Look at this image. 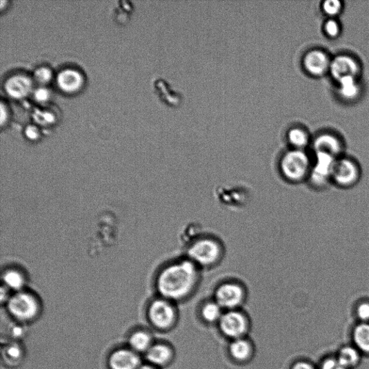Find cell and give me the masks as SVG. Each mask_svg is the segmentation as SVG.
Returning a JSON list of instances; mask_svg holds the SVG:
<instances>
[{
    "label": "cell",
    "instance_id": "24",
    "mask_svg": "<svg viewBox=\"0 0 369 369\" xmlns=\"http://www.w3.org/2000/svg\"><path fill=\"white\" fill-rule=\"evenodd\" d=\"M3 280L6 286L10 290L21 292L25 284L23 275L17 270H8L3 275Z\"/></svg>",
    "mask_w": 369,
    "mask_h": 369
},
{
    "label": "cell",
    "instance_id": "31",
    "mask_svg": "<svg viewBox=\"0 0 369 369\" xmlns=\"http://www.w3.org/2000/svg\"><path fill=\"white\" fill-rule=\"evenodd\" d=\"M26 134L30 139H36L39 136V132L36 126H28L26 130Z\"/></svg>",
    "mask_w": 369,
    "mask_h": 369
},
{
    "label": "cell",
    "instance_id": "4",
    "mask_svg": "<svg viewBox=\"0 0 369 369\" xmlns=\"http://www.w3.org/2000/svg\"><path fill=\"white\" fill-rule=\"evenodd\" d=\"M248 296V288L244 283L237 279H229L217 285L212 298L224 311H228L242 309Z\"/></svg>",
    "mask_w": 369,
    "mask_h": 369
},
{
    "label": "cell",
    "instance_id": "21",
    "mask_svg": "<svg viewBox=\"0 0 369 369\" xmlns=\"http://www.w3.org/2000/svg\"><path fill=\"white\" fill-rule=\"evenodd\" d=\"M153 344L151 334L144 330L134 332L130 339L131 349L136 352H147Z\"/></svg>",
    "mask_w": 369,
    "mask_h": 369
},
{
    "label": "cell",
    "instance_id": "35",
    "mask_svg": "<svg viewBox=\"0 0 369 369\" xmlns=\"http://www.w3.org/2000/svg\"><path fill=\"white\" fill-rule=\"evenodd\" d=\"M139 369H159V368L149 363L147 365L141 366Z\"/></svg>",
    "mask_w": 369,
    "mask_h": 369
},
{
    "label": "cell",
    "instance_id": "15",
    "mask_svg": "<svg viewBox=\"0 0 369 369\" xmlns=\"http://www.w3.org/2000/svg\"><path fill=\"white\" fill-rule=\"evenodd\" d=\"M140 364L137 352L132 349H118L109 358L111 369H139Z\"/></svg>",
    "mask_w": 369,
    "mask_h": 369
},
{
    "label": "cell",
    "instance_id": "9",
    "mask_svg": "<svg viewBox=\"0 0 369 369\" xmlns=\"http://www.w3.org/2000/svg\"><path fill=\"white\" fill-rule=\"evenodd\" d=\"M10 315L20 321H30L34 319L39 312V303L37 298L26 292H16L7 303Z\"/></svg>",
    "mask_w": 369,
    "mask_h": 369
},
{
    "label": "cell",
    "instance_id": "25",
    "mask_svg": "<svg viewBox=\"0 0 369 369\" xmlns=\"http://www.w3.org/2000/svg\"><path fill=\"white\" fill-rule=\"evenodd\" d=\"M343 3L339 0H327L322 5L323 11L330 19H335L343 11Z\"/></svg>",
    "mask_w": 369,
    "mask_h": 369
},
{
    "label": "cell",
    "instance_id": "13",
    "mask_svg": "<svg viewBox=\"0 0 369 369\" xmlns=\"http://www.w3.org/2000/svg\"><path fill=\"white\" fill-rule=\"evenodd\" d=\"M228 350L230 358L237 364L248 363L255 355L254 344L248 337L230 341Z\"/></svg>",
    "mask_w": 369,
    "mask_h": 369
},
{
    "label": "cell",
    "instance_id": "23",
    "mask_svg": "<svg viewBox=\"0 0 369 369\" xmlns=\"http://www.w3.org/2000/svg\"><path fill=\"white\" fill-rule=\"evenodd\" d=\"M352 339L359 351L369 355V323H363L358 326L355 329Z\"/></svg>",
    "mask_w": 369,
    "mask_h": 369
},
{
    "label": "cell",
    "instance_id": "3",
    "mask_svg": "<svg viewBox=\"0 0 369 369\" xmlns=\"http://www.w3.org/2000/svg\"><path fill=\"white\" fill-rule=\"evenodd\" d=\"M312 163L313 160L306 150L291 149L281 156L278 170L285 182L299 185L307 183Z\"/></svg>",
    "mask_w": 369,
    "mask_h": 369
},
{
    "label": "cell",
    "instance_id": "22",
    "mask_svg": "<svg viewBox=\"0 0 369 369\" xmlns=\"http://www.w3.org/2000/svg\"><path fill=\"white\" fill-rule=\"evenodd\" d=\"M337 359L346 368L357 366L361 360L360 351L355 347L346 346L341 349Z\"/></svg>",
    "mask_w": 369,
    "mask_h": 369
},
{
    "label": "cell",
    "instance_id": "29",
    "mask_svg": "<svg viewBox=\"0 0 369 369\" xmlns=\"http://www.w3.org/2000/svg\"><path fill=\"white\" fill-rule=\"evenodd\" d=\"M320 369H346L337 359H328L321 365Z\"/></svg>",
    "mask_w": 369,
    "mask_h": 369
},
{
    "label": "cell",
    "instance_id": "2",
    "mask_svg": "<svg viewBox=\"0 0 369 369\" xmlns=\"http://www.w3.org/2000/svg\"><path fill=\"white\" fill-rule=\"evenodd\" d=\"M202 270L219 266L226 256V246L211 234H197L188 240L184 255Z\"/></svg>",
    "mask_w": 369,
    "mask_h": 369
},
{
    "label": "cell",
    "instance_id": "1",
    "mask_svg": "<svg viewBox=\"0 0 369 369\" xmlns=\"http://www.w3.org/2000/svg\"><path fill=\"white\" fill-rule=\"evenodd\" d=\"M202 270L185 255L163 266L155 280L159 297L176 303L194 296L201 283Z\"/></svg>",
    "mask_w": 369,
    "mask_h": 369
},
{
    "label": "cell",
    "instance_id": "20",
    "mask_svg": "<svg viewBox=\"0 0 369 369\" xmlns=\"http://www.w3.org/2000/svg\"><path fill=\"white\" fill-rule=\"evenodd\" d=\"M286 137L292 149L306 150L310 142L308 132L300 126H294L290 128Z\"/></svg>",
    "mask_w": 369,
    "mask_h": 369
},
{
    "label": "cell",
    "instance_id": "27",
    "mask_svg": "<svg viewBox=\"0 0 369 369\" xmlns=\"http://www.w3.org/2000/svg\"><path fill=\"white\" fill-rule=\"evenodd\" d=\"M52 77V72L50 68L43 67L37 69L34 72L37 81L41 84L49 83Z\"/></svg>",
    "mask_w": 369,
    "mask_h": 369
},
{
    "label": "cell",
    "instance_id": "7",
    "mask_svg": "<svg viewBox=\"0 0 369 369\" xmlns=\"http://www.w3.org/2000/svg\"><path fill=\"white\" fill-rule=\"evenodd\" d=\"M362 179V169L355 159L342 156L336 159L332 171V185L341 189L356 187Z\"/></svg>",
    "mask_w": 369,
    "mask_h": 369
},
{
    "label": "cell",
    "instance_id": "14",
    "mask_svg": "<svg viewBox=\"0 0 369 369\" xmlns=\"http://www.w3.org/2000/svg\"><path fill=\"white\" fill-rule=\"evenodd\" d=\"M150 364L157 368L166 367L171 364L175 357L174 348L167 343H154L146 352Z\"/></svg>",
    "mask_w": 369,
    "mask_h": 369
},
{
    "label": "cell",
    "instance_id": "5",
    "mask_svg": "<svg viewBox=\"0 0 369 369\" xmlns=\"http://www.w3.org/2000/svg\"><path fill=\"white\" fill-rule=\"evenodd\" d=\"M148 318L150 323L157 330H170L178 323L179 319L177 303L158 297L150 304Z\"/></svg>",
    "mask_w": 369,
    "mask_h": 369
},
{
    "label": "cell",
    "instance_id": "11",
    "mask_svg": "<svg viewBox=\"0 0 369 369\" xmlns=\"http://www.w3.org/2000/svg\"><path fill=\"white\" fill-rule=\"evenodd\" d=\"M361 68L359 62L349 55L341 54L331 61L330 74L337 83L346 77H357Z\"/></svg>",
    "mask_w": 369,
    "mask_h": 369
},
{
    "label": "cell",
    "instance_id": "8",
    "mask_svg": "<svg viewBox=\"0 0 369 369\" xmlns=\"http://www.w3.org/2000/svg\"><path fill=\"white\" fill-rule=\"evenodd\" d=\"M337 158L316 153L307 184L314 190L323 191L332 185V171Z\"/></svg>",
    "mask_w": 369,
    "mask_h": 369
},
{
    "label": "cell",
    "instance_id": "19",
    "mask_svg": "<svg viewBox=\"0 0 369 369\" xmlns=\"http://www.w3.org/2000/svg\"><path fill=\"white\" fill-rule=\"evenodd\" d=\"M339 83V94L340 97L346 101L357 100L361 92V88L357 77H346L340 80Z\"/></svg>",
    "mask_w": 369,
    "mask_h": 369
},
{
    "label": "cell",
    "instance_id": "32",
    "mask_svg": "<svg viewBox=\"0 0 369 369\" xmlns=\"http://www.w3.org/2000/svg\"><path fill=\"white\" fill-rule=\"evenodd\" d=\"M291 369H315V368L310 362L299 361L292 364Z\"/></svg>",
    "mask_w": 369,
    "mask_h": 369
},
{
    "label": "cell",
    "instance_id": "12",
    "mask_svg": "<svg viewBox=\"0 0 369 369\" xmlns=\"http://www.w3.org/2000/svg\"><path fill=\"white\" fill-rule=\"evenodd\" d=\"M312 149L315 154L325 153L337 159L342 157L343 152L341 139L329 133L318 135L312 142Z\"/></svg>",
    "mask_w": 369,
    "mask_h": 369
},
{
    "label": "cell",
    "instance_id": "28",
    "mask_svg": "<svg viewBox=\"0 0 369 369\" xmlns=\"http://www.w3.org/2000/svg\"><path fill=\"white\" fill-rule=\"evenodd\" d=\"M357 312L363 323H369V300H363L358 303Z\"/></svg>",
    "mask_w": 369,
    "mask_h": 369
},
{
    "label": "cell",
    "instance_id": "33",
    "mask_svg": "<svg viewBox=\"0 0 369 369\" xmlns=\"http://www.w3.org/2000/svg\"><path fill=\"white\" fill-rule=\"evenodd\" d=\"M7 352L8 355L12 358L19 357L20 355V351L19 348L16 347L10 348Z\"/></svg>",
    "mask_w": 369,
    "mask_h": 369
},
{
    "label": "cell",
    "instance_id": "34",
    "mask_svg": "<svg viewBox=\"0 0 369 369\" xmlns=\"http://www.w3.org/2000/svg\"><path fill=\"white\" fill-rule=\"evenodd\" d=\"M8 119V110L6 109L4 103H1V124L3 125L4 122Z\"/></svg>",
    "mask_w": 369,
    "mask_h": 369
},
{
    "label": "cell",
    "instance_id": "26",
    "mask_svg": "<svg viewBox=\"0 0 369 369\" xmlns=\"http://www.w3.org/2000/svg\"><path fill=\"white\" fill-rule=\"evenodd\" d=\"M323 30L328 38L335 39L341 35V26L335 19H330L325 23Z\"/></svg>",
    "mask_w": 369,
    "mask_h": 369
},
{
    "label": "cell",
    "instance_id": "10",
    "mask_svg": "<svg viewBox=\"0 0 369 369\" xmlns=\"http://www.w3.org/2000/svg\"><path fill=\"white\" fill-rule=\"evenodd\" d=\"M332 59L327 53L319 50H312L303 55L302 66L310 76L319 77L330 72Z\"/></svg>",
    "mask_w": 369,
    "mask_h": 369
},
{
    "label": "cell",
    "instance_id": "16",
    "mask_svg": "<svg viewBox=\"0 0 369 369\" xmlns=\"http://www.w3.org/2000/svg\"><path fill=\"white\" fill-rule=\"evenodd\" d=\"M84 78L81 73L73 69L61 71L57 75V84L66 92H74L82 88Z\"/></svg>",
    "mask_w": 369,
    "mask_h": 369
},
{
    "label": "cell",
    "instance_id": "6",
    "mask_svg": "<svg viewBox=\"0 0 369 369\" xmlns=\"http://www.w3.org/2000/svg\"><path fill=\"white\" fill-rule=\"evenodd\" d=\"M217 326L222 335L230 341L248 337L251 322L247 313L239 309L224 311Z\"/></svg>",
    "mask_w": 369,
    "mask_h": 369
},
{
    "label": "cell",
    "instance_id": "17",
    "mask_svg": "<svg viewBox=\"0 0 369 369\" xmlns=\"http://www.w3.org/2000/svg\"><path fill=\"white\" fill-rule=\"evenodd\" d=\"M33 86L32 80L28 76L16 74L10 77L5 84V88L11 97L21 99L24 97Z\"/></svg>",
    "mask_w": 369,
    "mask_h": 369
},
{
    "label": "cell",
    "instance_id": "18",
    "mask_svg": "<svg viewBox=\"0 0 369 369\" xmlns=\"http://www.w3.org/2000/svg\"><path fill=\"white\" fill-rule=\"evenodd\" d=\"M224 310L213 299L203 301L199 308V315L202 322L207 325H217Z\"/></svg>",
    "mask_w": 369,
    "mask_h": 369
},
{
    "label": "cell",
    "instance_id": "30",
    "mask_svg": "<svg viewBox=\"0 0 369 369\" xmlns=\"http://www.w3.org/2000/svg\"><path fill=\"white\" fill-rule=\"evenodd\" d=\"M50 91L46 88H39L34 92V99L39 102H45L49 100Z\"/></svg>",
    "mask_w": 369,
    "mask_h": 369
}]
</instances>
